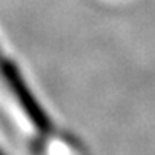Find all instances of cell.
I'll use <instances>...</instances> for the list:
<instances>
[{"instance_id":"6da1fadb","label":"cell","mask_w":155,"mask_h":155,"mask_svg":"<svg viewBox=\"0 0 155 155\" xmlns=\"http://www.w3.org/2000/svg\"><path fill=\"white\" fill-rule=\"evenodd\" d=\"M0 155H3V153H0Z\"/></svg>"}]
</instances>
